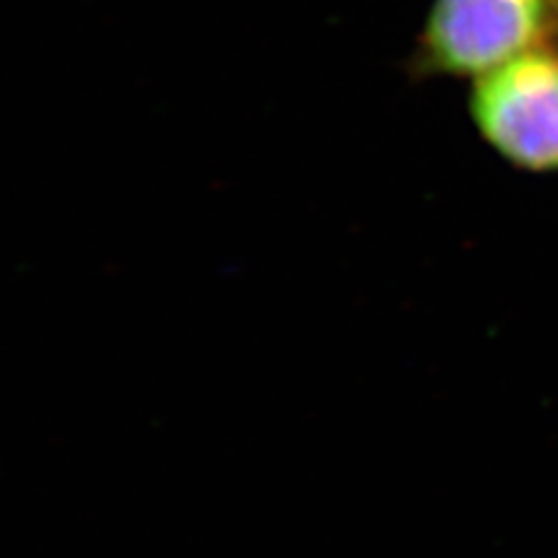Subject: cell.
Segmentation results:
<instances>
[{
  "mask_svg": "<svg viewBox=\"0 0 558 558\" xmlns=\"http://www.w3.org/2000/svg\"><path fill=\"white\" fill-rule=\"evenodd\" d=\"M558 0H433L410 70L416 77L475 80L549 43Z\"/></svg>",
  "mask_w": 558,
  "mask_h": 558,
  "instance_id": "1",
  "label": "cell"
},
{
  "mask_svg": "<svg viewBox=\"0 0 558 558\" xmlns=\"http://www.w3.org/2000/svg\"><path fill=\"white\" fill-rule=\"evenodd\" d=\"M470 117L505 161L533 172L558 170V49L549 43L473 80Z\"/></svg>",
  "mask_w": 558,
  "mask_h": 558,
  "instance_id": "2",
  "label": "cell"
}]
</instances>
